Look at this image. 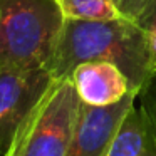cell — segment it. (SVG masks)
Listing matches in <instances>:
<instances>
[{
  "mask_svg": "<svg viewBox=\"0 0 156 156\" xmlns=\"http://www.w3.org/2000/svg\"><path fill=\"white\" fill-rule=\"evenodd\" d=\"M92 61L116 64L136 94L143 91L156 72L149 32L136 20L126 17L111 20L64 19L49 66L52 77H69L79 64Z\"/></svg>",
  "mask_w": 156,
  "mask_h": 156,
  "instance_id": "obj_1",
  "label": "cell"
},
{
  "mask_svg": "<svg viewBox=\"0 0 156 156\" xmlns=\"http://www.w3.org/2000/svg\"><path fill=\"white\" fill-rule=\"evenodd\" d=\"M62 22L54 0H0V69H49Z\"/></svg>",
  "mask_w": 156,
  "mask_h": 156,
  "instance_id": "obj_2",
  "label": "cell"
},
{
  "mask_svg": "<svg viewBox=\"0 0 156 156\" xmlns=\"http://www.w3.org/2000/svg\"><path fill=\"white\" fill-rule=\"evenodd\" d=\"M81 99L69 77L52 79L7 156H67Z\"/></svg>",
  "mask_w": 156,
  "mask_h": 156,
  "instance_id": "obj_3",
  "label": "cell"
},
{
  "mask_svg": "<svg viewBox=\"0 0 156 156\" xmlns=\"http://www.w3.org/2000/svg\"><path fill=\"white\" fill-rule=\"evenodd\" d=\"M47 67L0 69V156H7L20 126L52 82Z\"/></svg>",
  "mask_w": 156,
  "mask_h": 156,
  "instance_id": "obj_4",
  "label": "cell"
},
{
  "mask_svg": "<svg viewBox=\"0 0 156 156\" xmlns=\"http://www.w3.org/2000/svg\"><path fill=\"white\" fill-rule=\"evenodd\" d=\"M138 94L129 92L109 106H89L81 101L67 156H109L112 139Z\"/></svg>",
  "mask_w": 156,
  "mask_h": 156,
  "instance_id": "obj_5",
  "label": "cell"
},
{
  "mask_svg": "<svg viewBox=\"0 0 156 156\" xmlns=\"http://www.w3.org/2000/svg\"><path fill=\"white\" fill-rule=\"evenodd\" d=\"M77 96L89 106H109L129 94L131 86L124 72L112 62L92 61L79 64L69 76Z\"/></svg>",
  "mask_w": 156,
  "mask_h": 156,
  "instance_id": "obj_6",
  "label": "cell"
},
{
  "mask_svg": "<svg viewBox=\"0 0 156 156\" xmlns=\"http://www.w3.org/2000/svg\"><path fill=\"white\" fill-rule=\"evenodd\" d=\"M109 156H156V138L141 108L133 106L122 118Z\"/></svg>",
  "mask_w": 156,
  "mask_h": 156,
  "instance_id": "obj_7",
  "label": "cell"
},
{
  "mask_svg": "<svg viewBox=\"0 0 156 156\" xmlns=\"http://www.w3.org/2000/svg\"><path fill=\"white\" fill-rule=\"evenodd\" d=\"M64 19L74 20H111L124 17L116 0H54Z\"/></svg>",
  "mask_w": 156,
  "mask_h": 156,
  "instance_id": "obj_8",
  "label": "cell"
},
{
  "mask_svg": "<svg viewBox=\"0 0 156 156\" xmlns=\"http://www.w3.org/2000/svg\"><path fill=\"white\" fill-rule=\"evenodd\" d=\"M138 98L141 99L139 108L144 112L146 119H148L149 126L153 129V134L156 138V72L148 81V84L143 87V91L138 94Z\"/></svg>",
  "mask_w": 156,
  "mask_h": 156,
  "instance_id": "obj_9",
  "label": "cell"
},
{
  "mask_svg": "<svg viewBox=\"0 0 156 156\" xmlns=\"http://www.w3.org/2000/svg\"><path fill=\"white\" fill-rule=\"evenodd\" d=\"M116 2H118L121 14L131 20H138V17L141 15V12L144 10L146 4H148V0H116Z\"/></svg>",
  "mask_w": 156,
  "mask_h": 156,
  "instance_id": "obj_10",
  "label": "cell"
},
{
  "mask_svg": "<svg viewBox=\"0 0 156 156\" xmlns=\"http://www.w3.org/2000/svg\"><path fill=\"white\" fill-rule=\"evenodd\" d=\"M136 22L141 27H144L146 30H154L156 29V0H148L144 10L141 12V15L138 17Z\"/></svg>",
  "mask_w": 156,
  "mask_h": 156,
  "instance_id": "obj_11",
  "label": "cell"
}]
</instances>
